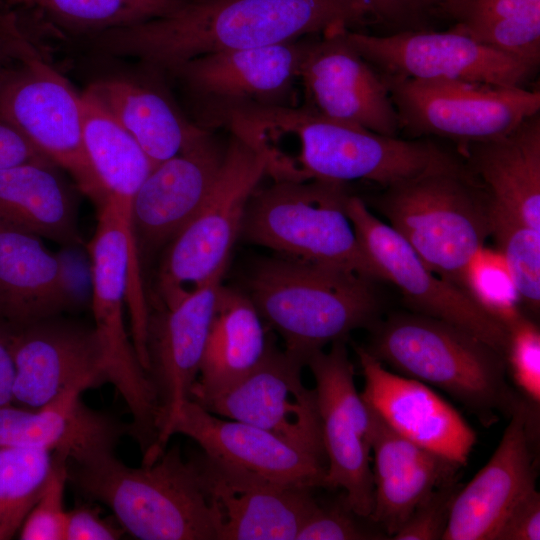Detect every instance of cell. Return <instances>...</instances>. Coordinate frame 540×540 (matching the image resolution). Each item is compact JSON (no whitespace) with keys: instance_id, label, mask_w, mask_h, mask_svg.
Listing matches in <instances>:
<instances>
[{"instance_id":"1","label":"cell","mask_w":540,"mask_h":540,"mask_svg":"<svg viewBox=\"0 0 540 540\" xmlns=\"http://www.w3.org/2000/svg\"><path fill=\"white\" fill-rule=\"evenodd\" d=\"M370 23L365 0H185L166 16L89 37L80 49L97 59L134 60L167 71L207 53Z\"/></svg>"},{"instance_id":"2","label":"cell","mask_w":540,"mask_h":540,"mask_svg":"<svg viewBox=\"0 0 540 540\" xmlns=\"http://www.w3.org/2000/svg\"><path fill=\"white\" fill-rule=\"evenodd\" d=\"M97 212V227L87 245L93 328L102 348L107 382L116 388L131 414L129 434L146 452L155 446L159 436L158 403L124 323L126 303L133 318L147 312L142 265L130 211L108 199Z\"/></svg>"},{"instance_id":"3","label":"cell","mask_w":540,"mask_h":540,"mask_svg":"<svg viewBox=\"0 0 540 540\" xmlns=\"http://www.w3.org/2000/svg\"><path fill=\"white\" fill-rule=\"evenodd\" d=\"M375 281L350 270L280 255L261 258L246 278V293L285 350L308 358L377 322Z\"/></svg>"},{"instance_id":"4","label":"cell","mask_w":540,"mask_h":540,"mask_svg":"<svg viewBox=\"0 0 540 540\" xmlns=\"http://www.w3.org/2000/svg\"><path fill=\"white\" fill-rule=\"evenodd\" d=\"M68 482L105 504L125 533L141 540H216L212 509L193 457L166 448L129 467L114 451L67 460Z\"/></svg>"},{"instance_id":"5","label":"cell","mask_w":540,"mask_h":540,"mask_svg":"<svg viewBox=\"0 0 540 540\" xmlns=\"http://www.w3.org/2000/svg\"><path fill=\"white\" fill-rule=\"evenodd\" d=\"M365 349L404 376L461 403L485 427L525 400L506 381L505 357L467 331L419 313L395 314L371 327Z\"/></svg>"},{"instance_id":"6","label":"cell","mask_w":540,"mask_h":540,"mask_svg":"<svg viewBox=\"0 0 540 540\" xmlns=\"http://www.w3.org/2000/svg\"><path fill=\"white\" fill-rule=\"evenodd\" d=\"M276 157L281 174L291 181L366 180L384 187L460 163L430 141L383 135L305 107L283 118Z\"/></svg>"},{"instance_id":"7","label":"cell","mask_w":540,"mask_h":540,"mask_svg":"<svg viewBox=\"0 0 540 540\" xmlns=\"http://www.w3.org/2000/svg\"><path fill=\"white\" fill-rule=\"evenodd\" d=\"M376 205L430 270L467 292V270L490 237V221L488 196L466 165L385 187Z\"/></svg>"},{"instance_id":"8","label":"cell","mask_w":540,"mask_h":540,"mask_svg":"<svg viewBox=\"0 0 540 540\" xmlns=\"http://www.w3.org/2000/svg\"><path fill=\"white\" fill-rule=\"evenodd\" d=\"M349 197L344 183L273 181L252 194L239 237L280 256L384 280L356 236L347 214Z\"/></svg>"},{"instance_id":"9","label":"cell","mask_w":540,"mask_h":540,"mask_svg":"<svg viewBox=\"0 0 540 540\" xmlns=\"http://www.w3.org/2000/svg\"><path fill=\"white\" fill-rule=\"evenodd\" d=\"M264 176V158L231 135L209 195L164 248L156 278L157 296L150 304L170 306L225 273L248 202Z\"/></svg>"},{"instance_id":"10","label":"cell","mask_w":540,"mask_h":540,"mask_svg":"<svg viewBox=\"0 0 540 540\" xmlns=\"http://www.w3.org/2000/svg\"><path fill=\"white\" fill-rule=\"evenodd\" d=\"M316 36L207 53L165 73L185 97L192 121L214 131L216 121L234 109L295 106L301 66Z\"/></svg>"},{"instance_id":"11","label":"cell","mask_w":540,"mask_h":540,"mask_svg":"<svg viewBox=\"0 0 540 540\" xmlns=\"http://www.w3.org/2000/svg\"><path fill=\"white\" fill-rule=\"evenodd\" d=\"M0 112L70 175L97 211L105 205L108 196L85 147L82 93L30 43L0 84Z\"/></svg>"},{"instance_id":"12","label":"cell","mask_w":540,"mask_h":540,"mask_svg":"<svg viewBox=\"0 0 540 540\" xmlns=\"http://www.w3.org/2000/svg\"><path fill=\"white\" fill-rule=\"evenodd\" d=\"M381 77L400 128L415 136L446 138L463 147L500 138L540 112V92L527 87Z\"/></svg>"},{"instance_id":"13","label":"cell","mask_w":540,"mask_h":540,"mask_svg":"<svg viewBox=\"0 0 540 540\" xmlns=\"http://www.w3.org/2000/svg\"><path fill=\"white\" fill-rule=\"evenodd\" d=\"M306 366L315 380L327 456L324 488L343 489L350 508L369 519L373 509L372 411L356 389L346 340L334 341L327 352H315Z\"/></svg>"},{"instance_id":"14","label":"cell","mask_w":540,"mask_h":540,"mask_svg":"<svg viewBox=\"0 0 540 540\" xmlns=\"http://www.w3.org/2000/svg\"><path fill=\"white\" fill-rule=\"evenodd\" d=\"M346 36L381 76L526 87L536 73L454 28L406 30L386 35L347 29Z\"/></svg>"},{"instance_id":"15","label":"cell","mask_w":540,"mask_h":540,"mask_svg":"<svg viewBox=\"0 0 540 540\" xmlns=\"http://www.w3.org/2000/svg\"><path fill=\"white\" fill-rule=\"evenodd\" d=\"M347 214L356 236L385 281L394 283L416 313L459 327L505 357L508 331L467 292L430 270L412 247L365 202L350 195Z\"/></svg>"},{"instance_id":"16","label":"cell","mask_w":540,"mask_h":540,"mask_svg":"<svg viewBox=\"0 0 540 540\" xmlns=\"http://www.w3.org/2000/svg\"><path fill=\"white\" fill-rule=\"evenodd\" d=\"M305 366L272 341L262 361L246 377L196 403L217 416L262 428L327 462L316 393L302 380Z\"/></svg>"},{"instance_id":"17","label":"cell","mask_w":540,"mask_h":540,"mask_svg":"<svg viewBox=\"0 0 540 540\" xmlns=\"http://www.w3.org/2000/svg\"><path fill=\"white\" fill-rule=\"evenodd\" d=\"M192 457L212 509L216 540H296L318 506L311 488L270 481L203 451Z\"/></svg>"},{"instance_id":"18","label":"cell","mask_w":540,"mask_h":540,"mask_svg":"<svg viewBox=\"0 0 540 540\" xmlns=\"http://www.w3.org/2000/svg\"><path fill=\"white\" fill-rule=\"evenodd\" d=\"M224 273L170 306L150 305L146 327L147 375L159 409L157 458L172 435L197 380L217 292Z\"/></svg>"},{"instance_id":"19","label":"cell","mask_w":540,"mask_h":540,"mask_svg":"<svg viewBox=\"0 0 540 540\" xmlns=\"http://www.w3.org/2000/svg\"><path fill=\"white\" fill-rule=\"evenodd\" d=\"M9 333L15 365L13 405L36 409L70 390L84 392L107 382L93 326L55 316Z\"/></svg>"},{"instance_id":"20","label":"cell","mask_w":540,"mask_h":540,"mask_svg":"<svg viewBox=\"0 0 540 540\" xmlns=\"http://www.w3.org/2000/svg\"><path fill=\"white\" fill-rule=\"evenodd\" d=\"M347 29L320 34L309 47L299 77L303 105L327 118L396 136L401 128L388 88L350 43Z\"/></svg>"},{"instance_id":"21","label":"cell","mask_w":540,"mask_h":540,"mask_svg":"<svg viewBox=\"0 0 540 540\" xmlns=\"http://www.w3.org/2000/svg\"><path fill=\"white\" fill-rule=\"evenodd\" d=\"M539 407L524 400L487 464L457 492L442 540H494L511 510L536 489L532 442Z\"/></svg>"},{"instance_id":"22","label":"cell","mask_w":540,"mask_h":540,"mask_svg":"<svg viewBox=\"0 0 540 540\" xmlns=\"http://www.w3.org/2000/svg\"><path fill=\"white\" fill-rule=\"evenodd\" d=\"M226 148L208 130L152 169L131 204L141 265L164 249L198 212L220 173Z\"/></svg>"},{"instance_id":"23","label":"cell","mask_w":540,"mask_h":540,"mask_svg":"<svg viewBox=\"0 0 540 540\" xmlns=\"http://www.w3.org/2000/svg\"><path fill=\"white\" fill-rule=\"evenodd\" d=\"M141 146L155 166L208 130L181 108L165 71L136 62L94 77L85 90Z\"/></svg>"},{"instance_id":"24","label":"cell","mask_w":540,"mask_h":540,"mask_svg":"<svg viewBox=\"0 0 540 540\" xmlns=\"http://www.w3.org/2000/svg\"><path fill=\"white\" fill-rule=\"evenodd\" d=\"M364 376L363 400L395 432L459 465L467 463L476 434L454 407L423 382L384 368L356 345Z\"/></svg>"},{"instance_id":"25","label":"cell","mask_w":540,"mask_h":540,"mask_svg":"<svg viewBox=\"0 0 540 540\" xmlns=\"http://www.w3.org/2000/svg\"><path fill=\"white\" fill-rule=\"evenodd\" d=\"M194 440L204 453L270 481L324 488L327 462L293 447L257 426L225 420L189 399L177 416L172 435Z\"/></svg>"},{"instance_id":"26","label":"cell","mask_w":540,"mask_h":540,"mask_svg":"<svg viewBox=\"0 0 540 540\" xmlns=\"http://www.w3.org/2000/svg\"><path fill=\"white\" fill-rule=\"evenodd\" d=\"M185 0H0L17 30L45 58L106 31L166 16Z\"/></svg>"},{"instance_id":"27","label":"cell","mask_w":540,"mask_h":540,"mask_svg":"<svg viewBox=\"0 0 540 540\" xmlns=\"http://www.w3.org/2000/svg\"><path fill=\"white\" fill-rule=\"evenodd\" d=\"M371 411L373 509L369 519L392 538L435 489L456 479L461 466L404 438Z\"/></svg>"},{"instance_id":"28","label":"cell","mask_w":540,"mask_h":540,"mask_svg":"<svg viewBox=\"0 0 540 540\" xmlns=\"http://www.w3.org/2000/svg\"><path fill=\"white\" fill-rule=\"evenodd\" d=\"M75 302L64 261L39 236L0 225V325L19 329Z\"/></svg>"},{"instance_id":"29","label":"cell","mask_w":540,"mask_h":540,"mask_svg":"<svg viewBox=\"0 0 540 540\" xmlns=\"http://www.w3.org/2000/svg\"><path fill=\"white\" fill-rule=\"evenodd\" d=\"M81 394V390H70L36 409L13 404L0 408V447L61 451L73 461L114 451L129 434V425L88 407Z\"/></svg>"},{"instance_id":"30","label":"cell","mask_w":540,"mask_h":540,"mask_svg":"<svg viewBox=\"0 0 540 540\" xmlns=\"http://www.w3.org/2000/svg\"><path fill=\"white\" fill-rule=\"evenodd\" d=\"M265 326L246 292L221 284L190 399L215 396L253 371L272 343Z\"/></svg>"},{"instance_id":"31","label":"cell","mask_w":540,"mask_h":540,"mask_svg":"<svg viewBox=\"0 0 540 540\" xmlns=\"http://www.w3.org/2000/svg\"><path fill=\"white\" fill-rule=\"evenodd\" d=\"M488 198L540 231V112L510 133L464 147Z\"/></svg>"},{"instance_id":"32","label":"cell","mask_w":540,"mask_h":540,"mask_svg":"<svg viewBox=\"0 0 540 540\" xmlns=\"http://www.w3.org/2000/svg\"><path fill=\"white\" fill-rule=\"evenodd\" d=\"M60 169L53 163L0 169V225L80 245L75 189Z\"/></svg>"},{"instance_id":"33","label":"cell","mask_w":540,"mask_h":540,"mask_svg":"<svg viewBox=\"0 0 540 540\" xmlns=\"http://www.w3.org/2000/svg\"><path fill=\"white\" fill-rule=\"evenodd\" d=\"M452 28L533 70L540 63V0H447Z\"/></svg>"},{"instance_id":"34","label":"cell","mask_w":540,"mask_h":540,"mask_svg":"<svg viewBox=\"0 0 540 540\" xmlns=\"http://www.w3.org/2000/svg\"><path fill=\"white\" fill-rule=\"evenodd\" d=\"M82 114L87 154L108 199L131 210L133 198L155 164L86 91L82 92Z\"/></svg>"},{"instance_id":"35","label":"cell","mask_w":540,"mask_h":540,"mask_svg":"<svg viewBox=\"0 0 540 540\" xmlns=\"http://www.w3.org/2000/svg\"><path fill=\"white\" fill-rule=\"evenodd\" d=\"M53 452L31 447H0V540L11 539L40 497Z\"/></svg>"},{"instance_id":"36","label":"cell","mask_w":540,"mask_h":540,"mask_svg":"<svg viewBox=\"0 0 540 540\" xmlns=\"http://www.w3.org/2000/svg\"><path fill=\"white\" fill-rule=\"evenodd\" d=\"M489 202L490 236L503 257L521 300L538 313L540 305V231L512 212Z\"/></svg>"},{"instance_id":"37","label":"cell","mask_w":540,"mask_h":540,"mask_svg":"<svg viewBox=\"0 0 540 540\" xmlns=\"http://www.w3.org/2000/svg\"><path fill=\"white\" fill-rule=\"evenodd\" d=\"M466 289L490 314L503 324L516 315L519 300L508 267L496 250L483 247L471 261L466 274Z\"/></svg>"},{"instance_id":"38","label":"cell","mask_w":540,"mask_h":540,"mask_svg":"<svg viewBox=\"0 0 540 540\" xmlns=\"http://www.w3.org/2000/svg\"><path fill=\"white\" fill-rule=\"evenodd\" d=\"M508 331L505 354L519 394L534 406L540 404V331L520 311L504 323Z\"/></svg>"},{"instance_id":"39","label":"cell","mask_w":540,"mask_h":540,"mask_svg":"<svg viewBox=\"0 0 540 540\" xmlns=\"http://www.w3.org/2000/svg\"><path fill=\"white\" fill-rule=\"evenodd\" d=\"M68 455L53 452L52 467L46 485L19 530L22 540H64L67 511L64 507L68 483Z\"/></svg>"},{"instance_id":"40","label":"cell","mask_w":540,"mask_h":540,"mask_svg":"<svg viewBox=\"0 0 540 540\" xmlns=\"http://www.w3.org/2000/svg\"><path fill=\"white\" fill-rule=\"evenodd\" d=\"M367 518L356 514L347 504L344 495L331 504H319L303 527L296 540H371L387 539L376 525L366 523Z\"/></svg>"},{"instance_id":"41","label":"cell","mask_w":540,"mask_h":540,"mask_svg":"<svg viewBox=\"0 0 540 540\" xmlns=\"http://www.w3.org/2000/svg\"><path fill=\"white\" fill-rule=\"evenodd\" d=\"M461 485L450 481L435 489L393 535L395 540H442L453 500Z\"/></svg>"},{"instance_id":"42","label":"cell","mask_w":540,"mask_h":540,"mask_svg":"<svg viewBox=\"0 0 540 540\" xmlns=\"http://www.w3.org/2000/svg\"><path fill=\"white\" fill-rule=\"evenodd\" d=\"M371 21L391 33L427 29L434 19L443 18L447 0H365Z\"/></svg>"},{"instance_id":"43","label":"cell","mask_w":540,"mask_h":540,"mask_svg":"<svg viewBox=\"0 0 540 540\" xmlns=\"http://www.w3.org/2000/svg\"><path fill=\"white\" fill-rule=\"evenodd\" d=\"M124 534L117 520L102 517L97 507L80 505L67 511L64 540H117Z\"/></svg>"},{"instance_id":"44","label":"cell","mask_w":540,"mask_h":540,"mask_svg":"<svg viewBox=\"0 0 540 540\" xmlns=\"http://www.w3.org/2000/svg\"><path fill=\"white\" fill-rule=\"evenodd\" d=\"M540 494L534 489L508 514L494 540H539Z\"/></svg>"},{"instance_id":"45","label":"cell","mask_w":540,"mask_h":540,"mask_svg":"<svg viewBox=\"0 0 540 540\" xmlns=\"http://www.w3.org/2000/svg\"><path fill=\"white\" fill-rule=\"evenodd\" d=\"M31 163H53L0 112V169Z\"/></svg>"},{"instance_id":"46","label":"cell","mask_w":540,"mask_h":540,"mask_svg":"<svg viewBox=\"0 0 540 540\" xmlns=\"http://www.w3.org/2000/svg\"><path fill=\"white\" fill-rule=\"evenodd\" d=\"M27 45L10 13L0 7V84L19 62Z\"/></svg>"},{"instance_id":"47","label":"cell","mask_w":540,"mask_h":540,"mask_svg":"<svg viewBox=\"0 0 540 540\" xmlns=\"http://www.w3.org/2000/svg\"><path fill=\"white\" fill-rule=\"evenodd\" d=\"M14 379L9 329L0 325V408L13 404Z\"/></svg>"}]
</instances>
